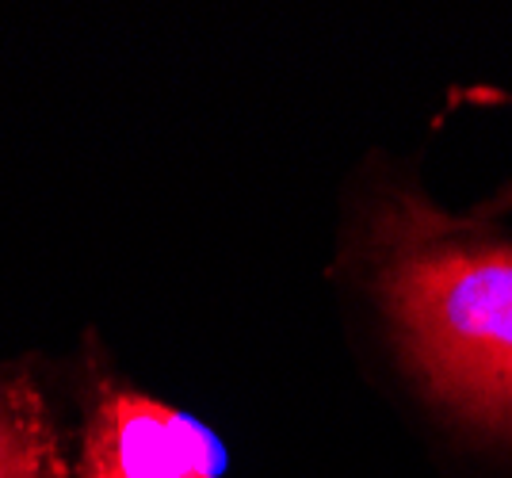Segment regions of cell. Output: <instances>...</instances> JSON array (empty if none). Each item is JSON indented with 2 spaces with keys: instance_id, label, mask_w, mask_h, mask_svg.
Here are the masks:
<instances>
[{
  "instance_id": "cell-1",
  "label": "cell",
  "mask_w": 512,
  "mask_h": 478,
  "mask_svg": "<svg viewBox=\"0 0 512 478\" xmlns=\"http://www.w3.org/2000/svg\"><path fill=\"white\" fill-rule=\"evenodd\" d=\"M337 283L444 478H512V218L451 207L417 161L352 188Z\"/></svg>"
},
{
  "instance_id": "cell-2",
  "label": "cell",
  "mask_w": 512,
  "mask_h": 478,
  "mask_svg": "<svg viewBox=\"0 0 512 478\" xmlns=\"http://www.w3.org/2000/svg\"><path fill=\"white\" fill-rule=\"evenodd\" d=\"M77 478H222V452L188 413L107 387L88 413Z\"/></svg>"
},
{
  "instance_id": "cell-3",
  "label": "cell",
  "mask_w": 512,
  "mask_h": 478,
  "mask_svg": "<svg viewBox=\"0 0 512 478\" xmlns=\"http://www.w3.org/2000/svg\"><path fill=\"white\" fill-rule=\"evenodd\" d=\"M0 478H69L50 406L23 375L0 379Z\"/></svg>"
},
{
  "instance_id": "cell-4",
  "label": "cell",
  "mask_w": 512,
  "mask_h": 478,
  "mask_svg": "<svg viewBox=\"0 0 512 478\" xmlns=\"http://www.w3.org/2000/svg\"><path fill=\"white\" fill-rule=\"evenodd\" d=\"M478 215H490V218H512V176L509 180H501L493 192H486L482 199H474L470 203Z\"/></svg>"
}]
</instances>
